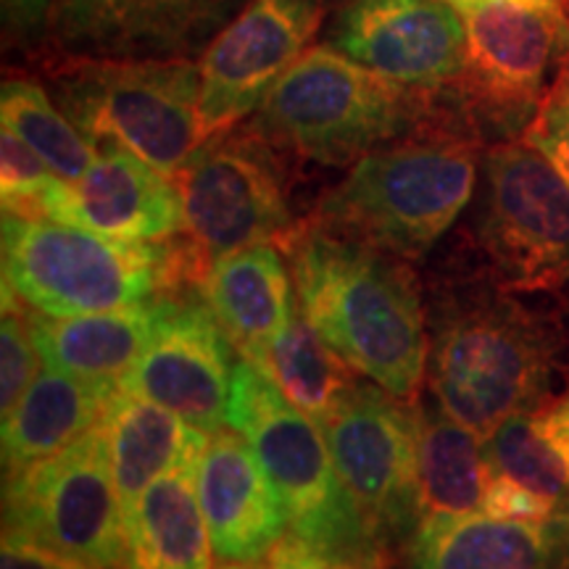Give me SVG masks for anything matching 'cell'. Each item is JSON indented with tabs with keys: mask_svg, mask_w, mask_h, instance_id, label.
Returning <instances> with one entry per match:
<instances>
[{
	"mask_svg": "<svg viewBox=\"0 0 569 569\" xmlns=\"http://www.w3.org/2000/svg\"><path fill=\"white\" fill-rule=\"evenodd\" d=\"M322 17V0H251L234 13L198 61L206 140L259 111L277 80L309 51Z\"/></svg>",
	"mask_w": 569,
	"mask_h": 569,
	"instance_id": "obj_13",
	"label": "cell"
},
{
	"mask_svg": "<svg viewBox=\"0 0 569 569\" xmlns=\"http://www.w3.org/2000/svg\"><path fill=\"white\" fill-rule=\"evenodd\" d=\"M32 311L3 284V325H0V411L3 419L17 409L21 396L38 377L40 351L32 336Z\"/></svg>",
	"mask_w": 569,
	"mask_h": 569,
	"instance_id": "obj_29",
	"label": "cell"
},
{
	"mask_svg": "<svg viewBox=\"0 0 569 569\" xmlns=\"http://www.w3.org/2000/svg\"><path fill=\"white\" fill-rule=\"evenodd\" d=\"M551 3L557 6L559 19H561V24H565V32H567V38H569V0H551Z\"/></svg>",
	"mask_w": 569,
	"mask_h": 569,
	"instance_id": "obj_37",
	"label": "cell"
},
{
	"mask_svg": "<svg viewBox=\"0 0 569 569\" xmlns=\"http://www.w3.org/2000/svg\"><path fill=\"white\" fill-rule=\"evenodd\" d=\"M159 298L98 315H30L42 361L61 372L119 386L151 343L159 325Z\"/></svg>",
	"mask_w": 569,
	"mask_h": 569,
	"instance_id": "obj_23",
	"label": "cell"
},
{
	"mask_svg": "<svg viewBox=\"0 0 569 569\" xmlns=\"http://www.w3.org/2000/svg\"><path fill=\"white\" fill-rule=\"evenodd\" d=\"M417 475L425 517L478 515L493 469L482 438L453 419L440 403L415 401Z\"/></svg>",
	"mask_w": 569,
	"mask_h": 569,
	"instance_id": "obj_25",
	"label": "cell"
},
{
	"mask_svg": "<svg viewBox=\"0 0 569 569\" xmlns=\"http://www.w3.org/2000/svg\"><path fill=\"white\" fill-rule=\"evenodd\" d=\"M536 422L543 432L546 440L553 446V451L559 453V459L565 461L567 478H569V396L559 398L551 407L536 411Z\"/></svg>",
	"mask_w": 569,
	"mask_h": 569,
	"instance_id": "obj_36",
	"label": "cell"
},
{
	"mask_svg": "<svg viewBox=\"0 0 569 569\" xmlns=\"http://www.w3.org/2000/svg\"><path fill=\"white\" fill-rule=\"evenodd\" d=\"M246 569H340V567L332 565V561L322 557L317 549H311L306 540L290 532V536H282L277 540L264 559H259L256 565H248Z\"/></svg>",
	"mask_w": 569,
	"mask_h": 569,
	"instance_id": "obj_34",
	"label": "cell"
},
{
	"mask_svg": "<svg viewBox=\"0 0 569 569\" xmlns=\"http://www.w3.org/2000/svg\"><path fill=\"white\" fill-rule=\"evenodd\" d=\"M3 538L88 569H127V525L98 425L56 457L3 478Z\"/></svg>",
	"mask_w": 569,
	"mask_h": 569,
	"instance_id": "obj_9",
	"label": "cell"
},
{
	"mask_svg": "<svg viewBox=\"0 0 569 569\" xmlns=\"http://www.w3.org/2000/svg\"><path fill=\"white\" fill-rule=\"evenodd\" d=\"M117 393V382L42 369L3 419V478L56 457L96 430Z\"/></svg>",
	"mask_w": 569,
	"mask_h": 569,
	"instance_id": "obj_21",
	"label": "cell"
},
{
	"mask_svg": "<svg viewBox=\"0 0 569 569\" xmlns=\"http://www.w3.org/2000/svg\"><path fill=\"white\" fill-rule=\"evenodd\" d=\"M201 67L190 59H80L56 71L53 98L101 151L138 156L174 177L206 140L198 117Z\"/></svg>",
	"mask_w": 569,
	"mask_h": 569,
	"instance_id": "obj_7",
	"label": "cell"
},
{
	"mask_svg": "<svg viewBox=\"0 0 569 569\" xmlns=\"http://www.w3.org/2000/svg\"><path fill=\"white\" fill-rule=\"evenodd\" d=\"M101 427L124 519L151 482L188 461H201L209 446V432L188 425L159 403L122 390L113 396Z\"/></svg>",
	"mask_w": 569,
	"mask_h": 569,
	"instance_id": "obj_22",
	"label": "cell"
},
{
	"mask_svg": "<svg viewBox=\"0 0 569 569\" xmlns=\"http://www.w3.org/2000/svg\"><path fill=\"white\" fill-rule=\"evenodd\" d=\"M219 569H246L243 565H224V567H219Z\"/></svg>",
	"mask_w": 569,
	"mask_h": 569,
	"instance_id": "obj_38",
	"label": "cell"
},
{
	"mask_svg": "<svg viewBox=\"0 0 569 569\" xmlns=\"http://www.w3.org/2000/svg\"><path fill=\"white\" fill-rule=\"evenodd\" d=\"M196 493L213 557L224 565H256L284 536L280 498L251 443L232 427L209 438L198 461Z\"/></svg>",
	"mask_w": 569,
	"mask_h": 569,
	"instance_id": "obj_18",
	"label": "cell"
},
{
	"mask_svg": "<svg viewBox=\"0 0 569 569\" xmlns=\"http://www.w3.org/2000/svg\"><path fill=\"white\" fill-rule=\"evenodd\" d=\"M198 461L148 486L127 515V569H211V538L196 493Z\"/></svg>",
	"mask_w": 569,
	"mask_h": 569,
	"instance_id": "obj_24",
	"label": "cell"
},
{
	"mask_svg": "<svg viewBox=\"0 0 569 569\" xmlns=\"http://www.w3.org/2000/svg\"><path fill=\"white\" fill-rule=\"evenodd\" d=\"M243 0H56L51 34L80 59H188Z\"/></svg>",
	"mask_w": 569,
	"mask_h": 569,
	"instance_id": "obj_16",
	"label": "cell"
},
{
	"mask_svg": "<svg viewBox=\"0 0 569 569\" xmlns=\"http://www.w3.org/2000/svg\"><path fill=\"white\" fill-rule=\"evenodd\" d=\"M467 27V63L448 84L475 134L528 130L569 53L551 0H453Z\"/></svg>",
	"mask_w": 569,
	"mask_h": 569,
	"instance_id": "obj_8",
	"label": "cell"
},
{
	"mask_svg": "<svg viewBox=\"0 0 569 569\" xmlns=\"http://www.w3.org/2000/svg\"><path fill=\"white\" fill-rule=\"evenodd\" d=\"M401 569H569V509L546 519L430 515Z\"/></svg>",
	"mask_w": 569,
	"mask_h": 569,
	"instance_id": "obj_19",
	"label": "cell"
},
{
	"mask_svg": "<svg viewBox=\"0 0 569 569\" xmlns=\"http://www.w3.org/2000/svg\"><path fill=\"white\" fill-rule=\"evenodd\" d=\"M393 398L386 388L359 380L322 425L340 480L390 559L403 557L425 519L415 401Z\"/></svg>",
	"mask_w": 569,
	"mask_h": 569,
	"instance_id": "obj_12",
	"label": "cell"
},
{
	"mask_svg": "<svg viewBox=\"0 0 569 569\" xmlns=\"http://www.w3.org/2000/svg\"><path fill=\"white\" fill-rule=\"evenodd\" d=\"M230 348L203 298L167 293L159 298L151 343L119 380V390L159 403L213 436L227 425L234 369Z\"/></svg>",
	"mask_w": 569,
	"mask_h": 569,
	"instance_id": "obj_14",
	"label": "cell"
},
{
	"mask_svg": "<svg viewBox=\"0 0 569 569\" xmlns=\"http://www.w3.org/2000/svg\"><path fill=\"white\" fill-rule=\"evenodd\" d=\"M478 146V134L438 124L377 148L351 163L309 222L398 259H422L472 201Z\"/></svg>",
	"mask_w": 569,
	"mask_h": 569,
	"instance_id": "obj_4",
	"label": "cell"
},
{
	"mask_svg": "<svg viewBox=\"0 0 569 569\" xmlns=\"http://www.w3.org/2000/svg\"><path fill=\"white\" fill-rule=\"evenodd\" d=\"M277 146L251 130H224L198 146L172 180L184 234L206 261L272 243L290 230L284 169Z\"/></svg>",
	"mask_w": 569,
	"mask_h": 569,
	"instance_id": "obj_11",
	"label": "cell"
},
{
	"mask_svg": "<svg viewBox=\"0 0 569 569\" xmlns=\"http://www.w3.org/2000/svg\"><path fill=\"white\" fill-rule=\"evenodd\" d=\"M306 322L356 372L390 396L415 398L427 369V317L407 259L330 232L293 224L280 238Z\"/></svg>",
	"mask_w": 569,
	"mask_h": 569,
	"instance_id": "obj_1",
	"label": "cell"
},
{
	"mask_svg": "<svg viewBox=\"0 0 569 569\" xmlns=\"http://www.w3.org/2000/svg\"><path fill=\"white\" fill-rule=\"evenodd\" d=\"M561 511L559 503L551 498L536 493V490L519 486L507 475L493 472L490 486L482 501V515L501 517V519H546Z\"/></svg>",
	"mask_w": 569,
	"mask_h": 569,
	"instance_id": "obj_32",
	"label": "cell"
},
{
	"mask_svg": "<svg viewBox=\"0 0 569 569\" xmlns=\"http://www.w3.org/2000/svg\"><path fill=\"white\" fill-rule=\"evenodd\" d=\"M56 0H3V32L9 42L30 46L51 32Z\"/></svg>",
	"mask_w": 569,
	"mask_h": 569,
	"instance_id": "obj_33",
	"label": "cell"
},
{
	"mask_svg": "<svg viewBox=\"0 0 569 569\" xmlns=\"http://www.w3.org/2000/svg\"><path fill=\"white\" fill-rule=\"evenodd\" d=\"M40 219L74 224L122 243H161L184 232L172 177L122 148L106 146L80 180H59L42 198Z\"/></svg>",
	"mask_w": 569,
	"mask_h": 569,
	"instance_id": "obj_17",
	"label": "cell"
},
{
	"mask_svg": "<svg viewBox=\"0 0 569 569\" xmlns=\"http://www.w3.org/2000/svg\"><path fill=\"white\" fill-rule=\"evenodd\" d=\"M330 46L422 90H443L467 63V27L453 0H346Z\"/></svg>",
	"mask_w": 569,
	"mask_h": 569,
	"instance_id": "obj_15",
	"label": "cell"
},
{
	"mask_svg": "<svg viewBox=\"0 0 569 569\" xmlns=\"http://www.w3.org/2000/svg\"><path fill=\"white\" fill-rule=\"evenodd\" d=\"M211 264L182 240L122 243L82 227L3 211V284L48 317L124 309L201 282Z\"/></svg>",
	"mask_w": 569,
	"mask_h": 569,
	"instance_id": "obj_5",
	"label": "cell"
},
{
	"mask_svg": "<svg viewBox=\"0 0 569 569\" xmlns=\"http://www.w3.org/2000/svg\"><path fill=\"white\" fill-rule=\"evenodd\" d=\"M261 369L277 382L282 396L319 427L359 386L356 369L317 336L298 306Z\"/></svg>",
	"mask_w": 569,
	"mask_h": 569,
	"instance_id": "obj_26",
	"label": "cell"
},
{
	"mask_svg": "<svg viewBox=\"0 0 569 569\" xmlns=\"http://www.w3.org/2000/svg\"><path fill=\"white\" fill-rule=\"evenodd\" d=\"M0 569H88L74 561L56 557V553L40 549V546L24 543V540L3 538L0 549Z\"/></svg>",
	"mask_w": 569,
	"mask_h": 569,
	"instance_id": "obj_35",
	"label": "cell"
},
{
	"mask_svg": "<svg viewBox=\"0 0 569 569\" xmlns=\"http://www.w3.org/2000/svg\"><path fill=\"white\" fill-rule=\"evenodd\" d=\"M59 180L61 177L17 132L3 127V132H0V190H3V211L40 219L42 198L51 193V188Z\"/></svg>",
	"mask_w": 569,
	"mask_h": 569,
	"instance_id": "obj_30",
	"label": "cell"
},
{
	"mask_svg": "<svg viewBox=\"0 0 569 569\" xmlns=\"http://www.w3.org/2000/svg\"><path fill=\"white\" fill-rule=\"evenodd\" d=\"M490 469L507 475L519 486L551 498L561 509L569 503V478L565 461L553 451L536 422V411L511 415L482 440Z\"/></svg>",
	"mask_w": 569,
	"mask_h": 569,
	"instance_id": "obj_28",
	"label": "cell"
},
{
	"mask_svg": "<svg viewBox=\"0 0 569 569\" xmlns=\"http://www.w3.org/2000/svg\"><path fill=\"white\" fill-rule=\"evenodd\" d=\"M522 140L543 153L569 182V53L561 61L528 130L522 132Z\"/></svg>",
	"mask_w": 569,
	"mask_h": 569,
	"instance_id": "obj_31",
	"label": "cell"
},
{
	"mask_svg": "<svg viewBox=\"0 0 569 569\" xmlns=\"http://www.w3.org/2000/svg\"><path fill=\"white\" fill-rule=\"evenodd\" d=\"M438 124L472 132L446 88H415L332 46H311L269 90L251 130L282 151L348 167Z\"/></svg>",
	"mask_w": 569,
	"mask_h": 569,
	"instance_id": "obj_3",
	"label": "cell"
},
{
	"mask_svg": "<svg viewBox=\"0 0 569 569\" xmlns=\"http://www.w3.org/2000/svg\"><path fill=\"white\" fill-rule=\"evenodd\" d=\"M198 290L232 348L256 367H264L296 311L280 251L261 243L227 253L206 269Z\"/></svg>",
	"mask_w": 569,
	"mask_h": 569,
	"instance_id": "obj_20",
	"label": "cell"
},
{
	"mask_svg": "<svg viewBox=\"0 0 569 569\" xmlns=\"http://www.w3.org/2000/svg\"><path fill=\"white\" fill-rule=\"evenodd\" d=\"M478 246L496 282L517 293L569 284V182L528 142L503 140L486 153Z\"/></svg>",
	"mask_w": 569,
	"mask_h": 569,
	"instance_id": "obj_10",
	"label": "cell"
},
{
	"mask_svg": "<svg viewBox=\"0 0 569 569\" xmlns=\"http://www.w3.org/2000/svg\"><path fill=\"white\" fill-rule=\"evenodd\" d=\"M0 119L19 134L61 180H80L98 159V148L69 122L46 90L32 80L3 82L0 92Z\"/></svg>",
	"mask_w": 569,
	"mask_h": 569,
	"instance_id": "obj_27",
	"label": "cell"
},
{
	"mask_svg": "<svg viewBox=\"0 0 569 569\" xmlns=\"http://www.w3.org/2000/svg\"><path fill=\"white\" fill-rule=\"evenodd\" d=\"M503 284L438 290L427 311V377L436 401L486 440L503 419L538 411L549 393L557 340Z\"/></svg>",
	"mask_w": 569,
	"mask_h": 569,
	"instance_id": "obj_2",
	"label": "cell"
},
{
	"mask_svg": "<svg viewBox=\"0 0 569 569\" xmlns=\"http://www.w3.org/2000/svg\"><path fill=\"white\" fill-rule=\"evenodd\" d=\"M227 427L251 443L293 536L340 569H388L390 553L340 480L322 427L243 356L232 369Z\"/></svg>",
	"mask_w": 569,
	"mask_h": 569,
	"instance_id": "obj_6",
	"label": "cell"
}]
</instances>
